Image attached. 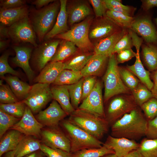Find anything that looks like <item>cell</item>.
<instances>
[{
  "mask_svg": "<svg viewBox=\"0 0 157 157\" xmlns=\"http://www.w3.org/2000/svg\"><path fill=\"white\" fill-rule=\"evenodd\" d=\"M139 106L124 115L111 127V135L134 140L145 136L148 120Z\"/></svg>",
  "mask_w": 157,
  "mask_h": 157,
  "instance_id": "obj_1",
  "label": "cell"
},
{
  "mask_svg": "<svg viewBox=\"0 0 157 157\" xmlns=\"http://www.w3.org/2000/svg\"><path fill=\"white\" fill-rule=\"evenodd\" d=\"M68 120L99 140L108 131L109 124L105 118L84 110L75 109L70 115Z\"/></svg>",
  "mask_w": 157,
  "mask_h": 157,
  "instance_id": "obj_2",
  "label": "cell"
},
{
  "mask_svg": "<svg viewBox=\"0 0 157 157\" xmlns=\"http://www.w3.org/2000/svg\"><path fill=\"white\" fill-rule=\"evenodd\" d=\"M60 7V1L55 0L48 5L36 10L30 20L40 42L54 26Z\"/></svg>",
  "mask_w": 157,
  "mask_h": 157,
  "instance_id": "obj_3",
  "label": "cell"
},
{
  "mask_svg": "<svg viewBox=\"0 0 157 157\" xmlns=\"http://www.w3.org/2000/svg\"><path fill=\"white\" fill-rule=\"evenodd\" d=\"M115 53L109 56L106 71L103 79L104 87V102H106L113 97L122 94H131V92L123 83L119 71Z\"/></svg>",
  "mask_w": 157,
  "mask_h": 157,
  "instance_id": "obj_4",
  "label": "cell"
},
{
  "mask_svg": "<svg viewBox=\"0 0 157 157\" xmlns=\"http://www.w3.org/2000/svg\"><path fill=\"white\" fill-rule=\"evenodd\" d=\"M94 15H90L82 21L70 27L67 32L58 35L54 38L67 40L74 43L81 51L93 52L94 45L89 36V28Z\"/></svg>",
  "mask_w": 157,
  "mask_h": 157,
  "instance_id": "obj_5",
  "label": "cell"
},
{
  "mask_svg": "<svg viewBox=\"0 0 157 157\" xmlns=\"http://www.w3.org/2000/svg\"><path fill=\"white\" fill-rule=\"evenodd\" d=\"M62 125L70 141L71 153L85 149L100 148L104 144L68 120H63Z\"/></svg>",
  "mask_w": 157,
  "mask_h": 157,
  "instance_id": "obj_6",
  "label": "cell"
},
{
  "mask_svg": "<svg viewBox=\"0 0 157 157\" xmlns=\"http://www.w3.org/2000/svg\"><path fill=\"white\" fill-rule=\"evenodd\" d=\"M113 97L105 113V119L109 125H112L124 115L138 106L132 94H122Z\"/></svg>",
  "mask_w": 157,
  "mask_h": 157,
  "instance_id": "obj_7",
  "label": "cell"
},
{
  "mask_svg": "<svg viewBox=\"0 0 157 157\" xmlns=\"http://www.w3.org/2000/svg\"><path fill=\"white\" fill-rule=\"evenodd\" d=\"M50 84L37 83L32 86L22 101L34 113H39L53 99Z\"/></svg>",
  "mask_w": 157,
  "mask_h": 157,
  "instance_id": "obj_8",
  "label": "cell"
},
{
  "mask_svg": "<svg viewBox=\"0 0 157 157\" xmlns=\"http://www.w3.org/2000/svg\"><path fill=\"white\" fill-rule=\"evenodd\" d=\"M123 29L106 15L95 17L90 27L89 39L94 45L102 39Z\"/></svg>",
  "mask_w": 157,
  "mask_h": 157,
  "instance_id": "obj_9",
  "label": "cell"
},
{
  "mask_svg": "<svg viewBox=\"0 0 157 157\" xmlns=\"http://www.w3.org/2000/svg\"><path fill=\"white\" fill-rule=\"evenodd\" d=\"M9 37L16 42H29L36 47L35 33L28 16L16 22L8 28Z\"/></svg>",
  "mask_w": 157,
  "mask_h": 157,
  "instance_id": "obj_10",
  "label": "cell"
},
{
  "mask_svg": "<svg viewBox=\"0 0 157 157\" xmlns=\"http://www.w3.org/2000/svg\"><path fill=\"white\" fill-rule=\"evenodd\" d=\"M130 28L140 36L146 44L157 45V29L151 16L146 15L134 17Z\"/></svg>",
  "mask_w": 157,
  "mask_h": 157,
  "instance_id": "obj_11",
  "label": "cell"
},
{
  "mask_svg": "<svg viewBox=\"0 0 157 157\" xmlns=\"http://www.w3.org/2000/svg\"><path fill=\"white\" fill-rule=\"evenodd\" d=\"M66 8L68 24L70 27L82 21L88 17L93 15L92 9L88 1L67 0Z\"/></svg>",
  "mask_w": 157,
  "mask_h": 157,
  "instance_id": "obj_12",
  "label": "cell"
},
{
  "mask_svg": "<svg viewBox=\"0 0 157 157\" xmlns=\"http://www.w3.org/2000/svg\"><path fill=\"white\" fill-rule=\"evenodd\" d=\"M103 102L101 83L100 81L97 80L92 91L82 101L78 108L86 110L97 116L105 118Z\"/></svg>",
  "mask_w": 157,
  "mask_h": 157,
  "instance_id": "obj_13",
  "label": "cell"
},
{
  "mask_svg": "<svg viewBox=\"0 0 157 157\" xmlns=\"http://www.w3.org/2000/svg\"><path fill=\"white\" fill-rule=\"evenodd\" d=\"M41 131L40 135L43 144L53 149H59L70 153L69 140L57 126L49 127Z\"/></svg>",
  "mask_w": 157,
  "mask_h": 157,
  "instance_id": "obj_14",
  "label": "cell"
},
{
  "mask_svg": "<svg viewBox=\"0 0 157 157\" xmlns=\"http://www.w3.org/2000/svg\"><path fill=\"white\" fill-rule=\"evenodd\" d=\"M43 125L34 116L28 106L21 119L11 128L20 132L26 136H38L40 135Z\"/></svg>",
  "mask_w": 157,
  "mask_h": 157,
  "instance_id": "obj_15",
  "label": "cell"
},
{
  "mask_svg": "<svg viewBox=\"0 0 157 157\" xmlns=\"http://www.w3.org/2000/svg\"><path fill=\"white\" fill-rule=\"evenodd\" d=\"M67 115L59 104L54 100L47 108L38 113L36 119L43 126L56 127Z\"/></svg>",
  "mask_w": 157,
  "mask_h": 157,
  "instance_id": "obj_16",
  "label": "cell"
},
{
  "mask_svg": "<svg viewBox=\"0 0 157 157\" xmlns=\"http://www.w3.org/2000/svg\"><path fill=\"white\" fill-rule=\"evenodd\" d=\"M60 41L59 40L47 41L36 47L33 58L34 63L39 70L41 71L50 61Z\"/></svg>",
  "mask_w": 157,
  "mask_h": 157,
  "instance_id": "obj_17",
  "label": "cell"
},
{
  "mask_svg": "<svg viewBox=\"0 0 157 157\" xmlns=\"http://www.w3.org/2000/svg\"><path fill=\"white\" fill-rule=\"evenodd\" d=\"M103 144L113 150L117 157H123L131 151L137 150L139 144L135 140L126 138L109 135Z\"/></svg>",
  "mask_w": 157,
  "mask_h": 157,
  "instance_id": "obj_18",
  "label": "cell"
},
{
  "mask_svg": "<svg viewBox=\"0 0 157 157\" xmlns=\"http://www.w3.org/2000/svg\"><path fill=\"white\" fill-rule=\"evenodd\" d=\"M127 32L123 28L101 40L94 45V54L110 56L117 42Z\"/></svg>",
  "mask_w": 157,
  "mask_h": 157,
  "instance_id": "obj_19",
  "label": "cell"
},
{
  "mask_svg": "<svg viewBox=\"0 0 157 157\" xmlns=\"http://www.w3.org/2000/svg\"><path fill=\"white\" fill-rule=\"evenodd\" d=\"M109 57L107 56L94 54L80 71L83 77L102 75L107 66Z\"/></svg>",
  "mask_w": 157,
  "mask_h": 157,
  "instance_id": "obj_20",
  "label": "cell"
},
{
  "mask_svg": "<svg viewBox=\"0 0 157 157\" xmlns=\"http://www.w3.org/2000/svg\"><path fill=\"white\" fill-rule=\"evenodd\" d=\"M13 48L16 55L12 59L13 63L16 65L21 68L29 80L32 81L34 76V72L29 64L32 49L28 47L18 46H15Z\"/></svg>",
  "mask_w": 157,
  "mask_h": 157,
  "instance_id": "obj_21",
  "label": "cell"
},
{
  "mask_svg": "<svg viewBox=\"0 0 157 157\" xmlns=\"http://www.w3.org/2000/svg\"><path fill=\"white\" fill-rule=\"evenodd\" d=\"M64 69L63 62H50L41 70L35 79V82L50 84L53 83Z\"/></svg>",
  "mask_w": 157,
  "mask_h": 157,
  "instance_id": "obj_22",
  "label": "cell"
},
{
  "mask_svg": "<svg viewBox=\"0 0 157 157\" xmlns=\"http://www.w3.org/2000/svg\"><path fill=\"white\" fill-rule=\"evenodd\" d=\"M60 7L55 24L52 29L45 36L44 40H49L56 35L65 33L69 29L66 11V0H60Z\"/></svg>",
  "mask_w": 157,
  "mask_h": 157,
  "instance_id": "obj_23",
  "label": "cell"
},
{
  "mask_svg": "<svg viewBox=\"0 0 157 157\" xmlns=\"http://www.w3.org/2000/svg\"><path fill=\"white\" fill-rule=\"evenodd\" d=\"M51 89L53 99L58 102L67 115H70L75 109L71 104L66 85H54Z\"/></svg>",
  "mask_w": 157,
  "mask_h": 157,
  "instance_id": "obj_24",
  "label": "cell"
},
{
  "mask_svg": "<svg viewBox=\"0 0 157 157\" xmlns=\"http://www.w3.org/2000/svg\"><path fill=\"white\" fill-rule=\"evenodd\" d=\"M28 9L24 6L10 9L1 8L0 21L2 24L10 27L19 20L28 16Z\"/></svg>",
  "mask_w": 157,
  "mask_h": 157,
  "instance_id": "obj_25",
  "label": "cell"
},
{
  "mask_svg": "<svg viewBox=\"0 0 157 157\" xmlns=\"http://www.w3.org/2000/svg\"><path fill=\"white\" fill-rule=\"evenodd\" d=\"M94 54L93 52L85 51L78 49L76 53L63 62L64 69L80 72Z\"/></svg>",
  "mask_w": 157,
  "mask_h": 157,
  "instance_id": "obj_26",
  "label": "cell"
},
{
  "mask_svg": "<svg viewBox=\"0 0 157 157\" xmlns=\"http://www.w3.org/2000/svg\"><path fill=\"white\" fill-rule=\"evenodd\" d=\"M139 50H136V60L131 65H127L126 67L132 72L150 91L153 86V83L150 78V73L144 68L141 61Z\"/></svg>",
  "mask_w": 157,
  "mask_h": 157,
  "instance_id": "obj_27",
  "label": "cell"
},
{
  "mask_svg": "<svg viewBox=\"0 0 157 157\" xmlns=\"http://www.w3.org/2000/svg\"><path fill=\"white\" fill-rule=\"evenodd\" d=\"M22 134L12 129L2 136L0 141V157L6 153L15 149L24 137Z\"/></svg>",
  "mask_w": 157,
  "mask_h": 157,
  "instance_id": "obj_28",
  "label": "cell"
},
{
  "mask_svg": "<svg viewBox=\"0 0 157 157\" xmlns=\"http://www.w3.org/2000/svg\"><path fill=\"white\" fill-rule=\"evenodd\" d=\"M41 144L38 140L30 136H24L14 151L15 157H23L40 150Z\"/></svg>",
  "mask_w": 157,
  "mask_h": 157,
  "instance_id": "obj_29",
  "label": "cell"
},
{
  "mask_svg": "<svg viewBox=\"0 0 157 157\" xmlns=\"http://www.w3.org/2000/svg\"><path fill=\"white\" fill-rule=\"evenodd\" d=\"M4 78L18 99L23 101L27 97L31 86L21 81L16 76H10Z\"/></svg>",
  "mask_w": 157,
  "mask_h": 157,
  "instance_id": "obj_30",
  "label": "cell"
},
{
  "mask_svg": "<svg viewBox=\"0 0 157 157\" xmlns=\"http://www.w3.org/2000/svg\"><path fill=\"white\" fill-rule=\"evenodd\" d=\"M78 48L73 42L62 40L60 41L50 62H62L67 60L76 53Z\"/></svg>",
  "mask_w": 157,
  "mask_h": 157,
  "instance_id": "obj_31",
  "label": "cell"
},
{
  "mask_svg": "<svg viewBox=\"0 0 157 157\" xmlns=\"http://www.w3.org/2000/svg\"><path fill=\"white\" fill-rule=\"evenodd\" d=\"M142 55L145 65L149 72L157 70V45L143 44Z\"/></svg>",
  "mask_w": 157,
  "mask_h": 157,
  "instance_id": "obj_32",
  "label": "cell"
},
{
  "mask_svg": "<svg viewBox=\"0 0 157 157\" xmlns=\"http://www.w3.org/2000/svg\"><path fill=\"white\" fill-rule=\"evenodd\" d=\"M83 77L80 72L64 69L54 82V85H68L75 83Z\"/></svg>",
  "mask_w": 157,
  "mask_h": 157,
  "instance_id": "obj_33",
  "label": "cell"
},
{
  "mask_svg": "<svg viewBox=\"0 0 157 157\" xmlns=\"http://www.w3.org/2000/svg\"><path fill=\"white\" fill-rule=\"evenodd\" d=\"M112 154H115L113 150L103 144L100 148L85 149L72 153V157H101Z\"/></svg>",
  "mask_w": 157,
  "mask_h": 157,
  "instance_id": "obj_34",
  "label": "cell"
},
{
  "mask_svg": "<svg viewBox=\"0 0 157 157\" xmlns=\"http://www.w3.org/2000/svg\"><path fill=\"white\" fill-rule=\"evenodd\" d=\"M131 94L137 105L140 107L144 103L154 97L151 91L141 82L131 92Z\"/></svg>",
  "mask_w": 157,
  "mask_h": 157,
  "instance_id": "obj_35",
  "label": "cell"
},
{
  "mask_svg": "<svg viewBox=\"0 0 157 157\" xmlns=\"http://www.w3.org/2000/svg\"><path fill=\"white\" fill-rule=\"evenodd\" d=\"M83 80V77L75 83L66 85L69 92L71 104L75 110L78 108L81 101Z\"/></svg>",
  "mask_w": 157,
  "mask_h": 157,
  "instance_id": "obj_36",
  "label": "cell"
},
{
  "mask_svg": "<svg viewBox=\"0 0 157 157\" xmlns=\"http://www.w3.org/2000/svg\"><path fill=\"white\" fill-rule=\"evenodd\" d=\"M138 150L143 157H157V139L144 138Z\"/></svg>",
  "mask_w": 157,
  "mask_h": 157,
  "instance_id": "obj_37",
  "label": "cell"
},
{
  "mask_svg": "<svg viewBox=\"0 0 157 157\" xmlns=\"http://www.w3.org/2000/svg\"><path fill=\"white\" fill-rule=\"evenodd\" d=\"M106 15L123 28H131L134 17L128 16L122 13L108 10Z\"/></svg>",
  "mask_w": 157,
  "mask_h": 157,
  "instance_id": "obj_38",
  "label": "cell"
},
{
  "mask_svg": "<svg viewBox=\"0 0 157 157\" xmlns=\"http://www.w3.org/2000/svg\"><path fill=\"white\" fill-rule=\"evenodd\" d=\"M108 10L122 13L133 17L136 8L133 6L124 5L119 0H104Z\"/></svg>",
  "mask_w": 157,
  "mask_h": 157,
  "instance_id": "obj_39",
  "label": "cell"
},
{
  "mask_svg": "<svg viewBox=\"0 0 157 157\" xmlns=\"http://www.w3.org/2000/svg\"><path fill=\"white\" fill-rule=\"evenodd\" d=\"M119 71L123 83L131 92L136 88L140 82L139 79L126 67L119 66Z\"/></svg>",
  "mask_w": 157,
  "mask_h": 157,
  "instance_id": "obj_40",
  "label": "cell"
},
{
  "mask_svg": "<svg viewBox=\"0 0 157 157\" xmlns=\"http://www.w3.org/2000/svg\"><path fill=\"white\" fill-rule=\"evenodd\" d=\"M25 105L22 101L10 104H0V109L17 118L22 117L25 112Z\"/></svg>",
  "mask_w": 157,
  "mask_h": 157,
  "instance_id": "obj_41",
  "label": "cell"
},
{
  "mask_svg": "<svg viewBox=\"0 0 157 157\" xmlns=\"http://www.w3.org/2000/svg\"><path fill=\"white\" fill-rule=\"evenodd\" d=\"M19 121L17 117L10 115L0 109V138Z\"/></svg>",
  "mask_w": 157,
  "mask_h": 157,
  "instance_id": "obj_42",
  "label": "cell"
},
{
  "mask_svg": "<svg viewBox=\"0 0 157 157\" xmlns=\"http://www.w3.org/2000/svg\"><path fill=\"white\" fill-rule=\"evenodd\" d=\"M140 107L148 120H151L157 116V99L154 97L144 103Z\"/></svg>",
  "mask_w": 157,
  "mask_h": 157,
  "instance_id": "obj_43",
  "label": "cell"
},
{
  "mask_svg": "<svg viewBox=\"0 0 157 157\" xmlns=\"http://www.w3.org/2000/svg\"><path fill=\"white\" fill-rule=\"evenodd\" d=\"M0 102L1 104H6L18 102V99L8 85L3 84L0 81Z\"/></svg>",
  "mask_w": 157,
  "mask_h": 157,
  "instance_id": "obj_44",
  "label": "cell"
},
{
  "mask_svg": "<svg viewBox=\"0 0 157 157\" xmlns=\"http://www.w3.org/2000/svg\"><path fill=\"white\" fill-rule=\"evenodd\" d=\"M133 46L131 37L128 31L117 42L113 51V53H117L122 51L131 49Z\"/></svg>",
  "mask_w": 157,
  "mask_h": 157,
  "instance_id": "obj_45",
  "label": "cell"
},
{
  "mask_svg": "<svg viewBox=\"0 0 157 157\" xmlns=\"http://www.w3.org/2000/svg\"><path fill=\"white\" fill-rule=\"evenodd\" d=\"M97 80L95 76H89L83 77L81 101H82L92 91Z\"/></svg>",
  "mask_w": 157,
  "mask_h": 157,
  "instance_id": "obj_46",
  "label": "cell"
},
{
  "mask_svg": "<svg viewBox=\"0 0 157 157\" xmlns=\"http://www.w3.org/2000/svg\"><path fill=\"white\" fill-rule=\"evenodd\" d=\"M40 150L47 157H72V153L59 149H53L44 144H41Z\"/></svg>",
  "mask_w": 157,
  "mask_h": 157,
  "instance_id": "obj_47",
  "label": "cell"
},
{
  "mask_svg": "<svg viewBox=\"0 0 157 157\" xmlns=\"http://www.w3.org/2000/svg\"><path fill=\"white\" fill-rule=\"evenodd\" d=\"M93 10L96 18L106 16L108 10L104 0H88Z\"/></svg>",
  "mask_w": 157,
  "mask_h": 157,
  "instance_id": "obj_48",
  "label": "cell"
},
{
  "mask_svg": "<svg viewBox=\"0 0 157 157\" xmlns=\"http://www.w3.org/2000/svg\"><path fill=\"white\" fill-rule=\"evenodd\" d=\"M9 54L8 53H5L0 58V75L4 78V75L7 73H9L15 75H17L19 74L16 71L13 69L9 65L8 61Z\"/></svg>",
  "mask_w": 157,
  "mask_h": 157,
  "instance_id": "obj_49",
  "label": "cell"
},
{
  "mask_svg": "<svg viewBox=\"0 0 157 157\" xmlns=\"http://www.w3.org/2000/svg\"><path fill=\"white\" fill-rule=\"evenodd\" d=\"M145 136L148 139H157V116L153 119L148 120Z\"/></svg>",
  "mask_w": 157,
  "mask_h": 157,
  "instance_id": "obj_50",
  "label": "cell"
},
{
  "mask_svg": "<svg viewBox=\"0 0 157 157\" xmlns=\"http://www.w3.org/2000/svg\"><path fill=\"white\" fill-rule=\"evenodd\" d=\"M136 53L135 52L131 49L122 51L116 55V58L117 63H123L127 61L134 57H135Z\"/></svg>",
  "mask_w": 157,
  "mask_h": 157,
  "instance_id": "obj_51",
  "label": "cell"
},
{
  "mask_svg": "<svg viewBox=\"0 0 157 157\" xmlns=\"http://www.w3.org/2000/svg\"><path fill=\"white\" fill-rule=\"evenodd\" d=\"M1 1L0 6L3 9L17 8L24 6L25 1L22 0H5Z\"/></svg>",
  "mask_w": 157,
  "mask_h": 157,
  "instance_id": "obj_52",
  "label": "cell"
},
{
  "mask_svg": "<svg viewBox=\"0 0 157 157\" xmlns=\"http://www.w3.org/2000/svg\"><path fill=\"white\" fill-rule=\"evenodd\" d=\"M142 7L143 10L147 11L153 7H157V0H142Z\"/></svg>",
  "mask_w": 157,
  "mask_h": 157,
  "instance_id": "obj_53",
  "label": "cell"
},
{
  "mask_svg": "<svg viewBox=\"0 0 157 157\" xmlns=\"http://www.w3.org/2000/svg\"><path fill=\"white\" fill-rule=\"evenodd\" d=\"M152 78L154 85L151 91L154 97L157 99V70L153 72Z\"/></svg>",
  "mask_w": 157,
  "mask_h": 157,
  "instance_id": "obj_54",
  "label": "cell"
},
{
  "mask_svg": "<svg viewBox=\"0 0 157 157\" xmlns=\"http://www.w3.org/2000/svg\"><path fill=\"white\" fill-rule=\"evenodd\" d=\"M53 0H36L33 2V4L35 5L36 8L39 9L41 8L46 6L49 5V3L54 1Z\"/></svg>",
  "mask_w": 157,
  "mask_h": 157,
  "instance_id": "obj_55",
  "label": "cell"
},
{
  "mask_svg": "<svg viewBox=\"0 0 157 157\" xmlns=\"http://www.w3.org/2000/svg\"><path fill=\"white\" fill-rule=\"evenodd\" d=\"M8 30V28L6 27V26L1 23L0 25V40H3V39L9 37Z\"/></svg>",
  "mask_w": 157,
  "mask_h": 157,
  "instance_id": "obj_56",
  "label": "cell"
},
{
  "mask_svg": "<svg viewBox=\"0 0 157 157\" xmlns=\"http://www.w3.org/2000/svg\"><path fill=\"white\" fill-rule=\"evenodd\" d=\"M123 157H143L137 150L132 151Z\"/></svg>",
  "mask_w": 157,
  "mask_h": 157,
  "instance_id": "obj_57",
  "label": "cell"
},
{
  "mask_svg": "<svg viewBox=\"0 0 157 157\" xmlns=\"http://www.w3.org/2000/svg\"><path fill=\"white\" fill-rule=\"evenodd\" d=\"M44 153L40 150L26 156V157H44Z\"/></svg>",
  "mask_w": 157,
  "mask_h": 157,
  "instance_id": "obj_58",
  "label": "cell"
},
{
  "mask_svg": "<svg viewBox=\"0 0 157 157\" xmlns=\"http://www.w3.org/2000/svg\"><path fill=\"white\" fill-rule=\"evenodd\" d=\"M7 45V42L6 41L3 40H0V49L1 50L4 49Z\"/></svg>",
  "mask_w": 157,
  "mask_h": 157,
  "instance_id": "obj_59",
  "label": "cell"
},
{
  "mask_svg": "<svg viewBox=\"0 0 157 157\" xmlns=\"http://www.w3.org/2000/svg\"><path fill=\"white\" fill-rule=\"evenodd\" d=\"M4 157H15L14 151H10L4 154Z\"/></svg>",
  "mask_w": 157,
  "mask_h": 157,
  "instance_id": "obj_60",
  "label": "cell"
},
{
  "mask_svg": "<svg viewBox=\"0 0 157 157\" xmlns=\"http://www.w3.org/2000/svg\"><path fill=\"white\" fill-rule=\"evenodd\" d=\"M101 157H117L115 154H107Z\"/></svg>",
  "mask_w": 157,
  "mask_h": 157,
  "instance_id": "obj_61",
  "label": "cell"
},
{
  "mask_svg": "<svg viewBox=\"0 0 157 157\" xmlns=\"http://www.w3.org/2000/svg\"><path fill=\"white\" fill-rule=\"evenodd\" d=\"M155 22L156 26V28L157 29V17L154 19Z\"/></svg>",
  "mask_w": 157,
  "mask_h": 157,
  "instance_id": "obj_62",
  "label": "cell"
}]
</instances>
